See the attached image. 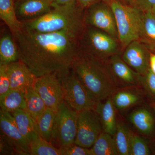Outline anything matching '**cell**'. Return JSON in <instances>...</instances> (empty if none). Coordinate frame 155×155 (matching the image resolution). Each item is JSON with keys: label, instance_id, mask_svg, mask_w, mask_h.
I'll return each instance as SVG.
<instances>
[{"label": "cell", "instance_id": "6da1fadb", "mask_svg": "<svg viewBox=\"0 0 155 155\" xmlns=\"http://www.w3.org/2000/svg\"><path fill=\"white\" fill-rule=\"evenodd\" d=\"M18 47L19 60L36 77L55 73L67 75L78 56L79 37L66 31L38 33L23 30L12 35Z\"/></svg>", "mask_w": 155, "mask_h": 155}, {"label": "cell", "instance_id": "7a4b0ae2", "mask_svg": "<svg viewBox=\"0 0 155 155\" xmlns=\"http://www.w3.org/2000/svg\"><path fill=\"white\" fill-rule=\"evenodd\" d=\"M83 10L77 2L65 5L54 6L41 17L22 22V28L38 33L66 31L80 37L85 27Z\"/></svg>", "mask_w": 155, "mask_h": 155}, {"label": "cell", "instance_id": "3957f363", "mask_svg": "<svg viewBox=\"0 0 155 155\" xmlns=\"http://www.w3.org/2000/svg\"><path fill=\"white\" fill-rule=\"evenodd\" d=\"M72 69L97 103L111 96L118 88L106 61L78 56Z\"/></svg>", "mask_w": 155, "mask_h": 155}, {"label": "cell", "instance_id": "277c9868", "mask_svg": "<svg viewBox=\"0 0 155 155\" xmlns=\"http://www.w3.org/2000/svg\"><path fill=\"white\" fill-rule=\"evenodd\" d=\"M117 40L99 29L85 26L78 40V56L105 61L119 54Z\"/></svg>", "mask_w": 155, "mask_h": 155}, {"label": "cell", "instance_id": "5b68a950", "mask_svg": "<svg viewBox=\"0 0 155 155\" xmlns=\"http://www.w3.org/2000/svg\"><path fill=\"white\" fill-rule=\"evenodd\" d=\"M114 12L118 31V40L122 47L139 40L142 25V12L135 6L116 1L105 0Z\"/></svg>", "mask_w": 155, "mask_h": 155}, {"label": "cell", "instance_id": "8992f818", "mask_svg": "<svg viewBox=\"0 0 155 155\" xmlns=\"http://www.w3.org/2000/svg\"><path fill=\"white\" fill-rule=\"evenodd\" d=\"M78 121V112L70 107L64 101L56 112L53 137V139H57L61 149L67 148L75 144Z\"/></svg>", "mask_w": 155, "mask_h": 155}, {"label": "cell", "instance_id": "52a82bcc", "mask_svg": "<svg viewBox=\"0 0 155 155\" xmlns=\"http://www.w3.org/2000/svg\"><path fill=\"white\" fill-rule=\"evenodd\" d=\"M64 91V101L78 112L88 109H94L97 103L78 78L72 69L67 75L59 76Z\"/></svg>", "mask_w": 155, "mask_h": 155}, {"label": "cell", "instance_id": "ba28073f", "mask_svg": "<svg viewBox=\"0 0 155 155\" xmlns=\"http://www.w3.org/2000/svg\"><path fill=\"white\" fill-rule=\"evenodd\" d=\"M85 9L84 14L85 26L99 29L118 40L115 16L107 1L101 0Z\"/></svg>", "mask_w": 155, "mask_h": 155}, {"label": "cell", "instance_id": "9c48e42d", "mask_svg": "<svg viewBox=\"0 0 155 155\" xmlns=\"http://www.w3.org/2000/svg\"><path fill=\"white\" fill-rule=\"evenodd\" d=\"M103 131L101 123L94 109H86L78 112L77 135L75 144L87 148H91Z\"/></svg>", "mask_w": 155, "mask_h": 155}, {"label": "cell", "instance_id": "30bf717a", "mask_svg": "<svg viewBox=\"0 0 155 155\" xmlns=\"http://www.w3.org/2000/svg\"><path fill=\"white\" fill-rule=\"evenodd\" d=\"M35 89L43 100L47 107L57 112L64 101L61 79L57 73H49L37 77Z\"/></svg>", "mask_w": 155, "mask_h": 155}, {"label": "cell", "instance_id": "8fae6325", "mask_svg": "<svg viewBox=\"0 0 155 155\" xmlns=\"http://www.w3.org/2000/svg\"><path fill=\"white\" fill-rule=\"evenodd\" d=\"M106 62L118 88L142 87L143 75L130 68L122 60L119 54L111 56Z\"/></svg>", "mask_w": 155, "mask_h": 155}, {"label": "cell", "instance_id": "7c38bea8", "mask_svg": "<svg viewBox=\"0 0 155 155\" xmlns=\"http://www.w3.org/2000/svg\"><path fill=\"white\" fill-rule=\"evenodd\" d=\"M0 128L3 136L15 150L17 155H30L29 142L21 134L11 113L1 109Z\"/></svg>", "mask_w": 155, "mask_h": 155}, {"label": "cell", "instance_id": "4fadbf2b", "mask_svg": "<svg viewBox=\"0 0 155 155\" xmlns=\"http://www.w3.org/2000/svg\"><path fill=\"white\" fill-rule=\"evenodd\" d=\"M150 52L142 43L136 40L125 48L121 57L130 68L143 75L150 69Z\"/></svg>", "mask_w": 155, "mask_h": 155}, {"label": "cell", "instance_id": "5bb4252c", "mask_svg": "<svg viewBox=\"0 0 155 155\" xmlns=\"http://www.w3.org/2000/svg\"><path fill=\"white\" fill-rule=\"evenodd\" d=\"M10 81V89L18 90L25 93L34 87L36 76L23 62L20 61L7 65Z\"/></svg>", "mask_w": 155, "mask_h": 155}, {"label": "cell", "instance_id": "9a60e30c", "mask_svg": "<svg viewBox=\"0 0 155 155\" xmlns=\"http://www.w3.org/2000/svg\"><path fill=\"white\" fill-rule=\"evenodd\" d=\"M128 122L144 136L154 137L155 135V112L150 106H140L134 109L127 116Z\"/></svg>", "mask_w": 155, "mask_h": 155}, {"label": "cell", "instance_id": "2e32d148", "mask_svg": "<svg viewBox=\"0 0 155 155\" xmlns=\"http://www.w3.org/2000/svg\"><path fill=\"white\" fill-rule=\"evenodd\" d=\"M15 12L20 22L41 17L53 8L51 0H15Z\"/></svg>", "mask_w": 155, "mask_h": 155}, {"label": "cell", "instance_id": "e0dca14e", "mask_svg": "<svg viewBox=\"0 0 155 155\" xmlns=\"http://www.w3.org/2000/svg\"><path fill=\"white\" fill-rule=\"evenodd\" d=\"M146 96L142 87L131 86L118 88L111 98L116 110L124 112L142 104Z\"/></svg>", "mask_w": 155, "mask_h": 155}, {"label": "cell", "instance_id": "ac0fdd59", "mask_svg": "<svg viewBox=\"0 0 155 155\" xmlns=\"http://www.w3.org/2000/svg\"><path fill=\"white\" fill-rule=\"evenodd\" d=\"M102 126L103 131L114 136L117 129L118 119L116 109L111 96L98 102L94 108Z\"/></svg>", "mask_w": 155, "mask_h": 155}, {"label": "cell", "instance_id": "d6986e66", "mask_svg": "<svg viewBox=\"0 0 155 155\" xmlns=\"http://www.w3.org/2000/svg\"><path fill=\"white\" fill-rule=\"evenodd\" d=\"M19 61L18 47L11 31L4 32L0 39V65Z\"/></svg>", "mask_w": 155, "mask_h": 155}, {"label": "cell", "instance_id": "ffe728a7", "mask_svg": "<svg viewBox=\"0 0 155 155\" xmlns=\"http://www.w3.org/2000/svg\"><path fill=\"white\" fill-rule=\"evenodd\" d=\"M140 41L150 52L155 54V15L152 11L143 12Z\"/></svg>", "mask_w": 155, "mask_h": 155}, {"label": "cell", "instance_id": "44dd1931", "mask_svg": "<svg viewBox=\"0 0 155 155\" xmlns=\"http://www.w3.org/2000/svg\"><path fill=\"white\" fill-rule=\"evenodd\" d=\"M21 134L29 143L38 135L35 123L25 110H18L11 113Z\"/></svg>", "mask_w": 155, "mask_h": 155}, {"label": "cell", "instance_id": "7402d4cb", "mask_svg": "<svg viewBox=\"0 0 155 155\" xmlns=\"http://www.w3.org/2000/svg\"><path fill=\"white\" fill-rule=\"evenodd\" d=\"M14 0H0V17L12 35L21 30L22 23L17 19Z\"/></svg>", "mask_w": 155, "mask_h": 155}, {"label": "cell", "instance_id": "603a6c76", "mask_svg": "<svg viewBox=\"0 0 155 155\" xmlns=\"http://www.w3.org/2000/svg\"><path fill=\"white\" fill-rule=\"evenodd\" d=\"M56 113L47 107L35 122L37 130L41 137L48 142L52 140L55 124Z\"/></svg>", "mask_w": 155, "mask_h": 155}, {"label": "cell", "instance_id": "cb8c5ba5", "mask_svg": "<svg viewBox=\"0 0 155 155\" xmlns=\"http://www.w3.org/2000/svg\"><path fill=\"white\" fill-rule=\"evenodd\" d=\"M0 106L1 109L11 114L18 110H25V93L18 90L10 89L0 97Z\"/></svg>", "mask_w": 155, "mask_h": 155}, {"label": "cell", "instance_id": "d4e9b609", "mask_svg": "<svg viewBox=\"0 0 155 155\" xmlns=\"http://www.w3.org/2000/svg\"><path fill=\"white\" fill-rule=\"evenodd\" d=\"M25 111L29 114L35 123L46 109L47 107L34 87L25 92Z\"/></svg>", "mask_w": 155, "mask_h": 155}, {"label": "cell", "instance_id": "484cf974", "mask_svg": "<svg viewBox=\"0 0 155 155\" xmlns=\"http://www.w3.org/2000/svg\"><path fill=\"white\" fill-rule=\"evenodd\" d=\"M92 155H119L114 136L103 131L91 148Z\"/></svg>", "mask_w": 155, "mask_h": 155}, {"label": "cell", "instance_id": "4316f807", "mask_svg": "<svg viewBox=\"0 0 155 155\" xmlns=\"http://www.w3.org/2000/svg\"><path fill=\"white\" fill-rule=\"evenodd\" d=\"M130 129L124 122L118 120L114 137L119 155H130Z\"/></svg>", "mask_w": 155, "mask_h": 155}, {"label": "cell", "instance_id": "83f0119b", "mask_svg": "<svg viewBox=\"0 0 155 155\" xmlns=\"http://www.w3.org/2000/svg\"><path fill=\"white\" fill-rule=\"evenodd\" d=\"M30 155H61V151L38 134L30 142Z\"/></svg>", "mask_w": 155, "mask_h": 155}, {"label": "cell", "instance_id": "f1b7e54d", "mask_svg": "<svg viewBox=\"0 0 155 155\" xmlns=\"http://www.w3.org/2000/svg\"><path fill=\"white\" fill-rule=\"evenodd\" d=\"M149 145L143 137L130 129V155L151 154Z\"/></svg>", "mask_w": 155, "mask_h": 155}, {"label": "cell", "instance_id": "f546056e", "mask_svg": "<svg viewBox=\"0 0 155 155\" xmlns=\"http://www.w3.org/2000/svg\"><path fill=\"white\" fill-rule=\"evenodd\" d=\"M142 87L147 96L149 98L151 102H155V74L150 69L142 76Z\"/></svg>", "mask_w": 155, "mask_h": 155}, {"label": "cell", "instance_id": "4dcf8cb0", "mask_svg": "<svg viewBox=\"0 0 155 155\" xmlns=\"http://www.w3.org/2000/svg\"><path fill=\"white\" fill-rule=\"evenodd\" d=\"M10 90V81L7 65H0V97L7 93Z\"/></svg>", "mask_w": 155, "mask_h": 155}, {"label": "cell", "instance_id": "1f68e13d", "mask_svg": "<svg viewBox=\"0 0 155 155\" xmlns=\"http://www.w3.org/2000/svg\"><path fill=\"white\" fill-rule=\"evenodd\" d=\"M61 155H92L91 149L75 144L67 148L61 149Z\"/></svg>", "mask_w": 155, "mask_h": 155}, {"label": "cell", "instance_id": "d6a6232c", "mask_svg": "<svg viewBox=\"0 0 155 155\" xmlns=\"http://www.w3.org/2000/svg\"><path fill=\"white\" fill-rule=\"evenodd\" d=\"M134 5L143 12L152 10L155 6V0H134Z\"/></svg>", "mask_w": 155, "mask_h": 155}, {"label": "cell", "instance_id": "836d02e7", "mask_svg": "<svg viewBox=\"0 0 155 155\" xmlns=\"http://www.w3.org/2000/svg\"><path fill=\"white\" fill-rule=\"evenodd\" d=\"M1 155H17L14 147L1 134Z\"/></svg>", "mask_w": 155, "mask_h": 155}, {"label": "cell", "instance_id": "e575fe53", "mask_svg": "<svg viewBox=\"0 0 155 155\" xmlns=\"http://www.w3.org/2000/svg\"><path fill=\"white\" fill-rule=\"evenodd\" d=\"M101 1V0H76L79 5L84 9Z\"/></svg>", "mask_w": 155, "mask_h": 155}, {"label": "cell", "instance_id": "d590c367", "mask_svg": "<svg viewBox=\"0 0 155 155\" xmlns=\"http://www.w3.org/2000/svg\"><path fill=\"white\" fill-rule=\"evenodd\" d=\"M53 7L56 5H69L77 2L76 0H51Z\"/></svg>", "mask_w": 155, "mask_h": 155}, {"label": "cell", "instance_id": "8d00e7d4", "mask_svg": "<svg viewBox=\"0 0 155 155\" xmlns=\"http://www.w3.org/2000/svg\"><path fill=\"white\" fill-rule=\"evenodd\" d=\"M150 69L155 74V54L150 52L149 60Z\"/></svg>", "mask_w": 155, "mask_h": 155}, {"label": "cell", "instance_id": "74e56055", "mask_svg": "<svg viewBox=\"0 0 155 155\" xmlns=\"http://www.w3.org/2000/svg\"><path fill=\"white\" fill-rule=\"evenodd\" d=\"M116 1H119L123 4L135 6L134 0H116Z\"/></svg>", "mask_w": 155, "mask_h": 155}, {"label": "cell", "instance_id": "f35d334b", "mask_svg": "<svg viewBox=\"0 0 155 155\" xmlns=\"http://www.w3.org/2000/svg\"><path fill=\"white\" fill-rule=\"evenodd\" d=\"M152 107L154 111L155 112V102H151L150 104Z\"/></svg>", "mask_w": 155, "mask_h": 155}, {"label": "cell", "instance_id": "ab89813d", "mask_svg": "<svg viewBox=\"0 0 155 155\" xmlns=\"http://www.w3.org/2000/svg\"><path fill=\"white\" fill-rule=\"evenodd\" d=\"M151 11L153 13V14H154V15H155V6L153 8V9Z\"/></svg>", "mask_w": 155, "mask_h": 155}, {"label": "cell", "instance_id": "60d3db41", "mask_svg": "<svg viewBox=\"0 0 155 155\" xmlns=\"http://www.w3.org/2000/svg\"><path fill=\"white\" fill-rule=\"evenodd\" d=\"M151 153H153L155 155V149H154L153 150H151Z\"/></svg>", "mask_w": 155, "mask_h": 155}]
</instances>
